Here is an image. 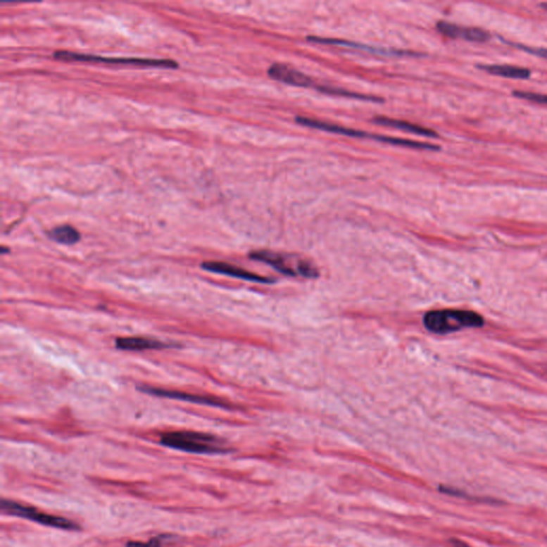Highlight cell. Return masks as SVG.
Listing matches in <instances>:
<instances>
[{
	"label": "cell",
	"mask_w": 547,
	"mask_h": 547,
	"mask_svg": "<svg viewBox=\"0 0 547 547\" xmlns=\"http://www.w3.org/2000/svg\"><path fill=\"white\" fill-rule=\"evenodd\" d=\"M268 75L272 80L278 82H284L287 84L295 87H315L313 80L306 74L301 73L289 65H282V63H275L268 69Z\"/></svg>",
	"instance_id": "9c48e42d"
},
{
	"label": "cell",
	"mask_w": 547,
	"mask_h": 547,
	"mask_svg": "<svg viewBox=\"0 0 547 547\" xmlns=\"http://www.w3.org/2000/svg\"><path fill=\"white\" fill-rule=\"evenodd\" d=\"M127 547H162L160 539H151L148 542H136V541H130L127 543Z\"/></svg>",
	"instance_id": "e0dca14e"
},
{
	"label": "cell",
	"mask_w": 547,
	"mask_h": 547,
	"mask_svg": "<svg viewBox=\"0 0 547 547\" xmlns=\"http://www.w3.org/2000/svg\"><path fill=\"white\" fill-rule=\"evenodd\" d=\"M423 324L429 332L444 335L464 328L481 327L484 320L474 311L443 309L427 313L423 317Z\"/></svg>",
	"instance_id": "6da1fadb"
},
{
	"label": "cell",
	"mask_w": 547,
	"mask_h": 547,
	"mask_svg": "<svg viewBox=\"0 0 547 547\" xmlns=\"http://www.w3.org/2000/svg\"><path fill=\"white\" fill-rule=\"evenodd\" d=\"M540 6L543 8V9L546 10L547 11V4H541Z\"/></svg>",
	"instance_id": "ffe728a7"
},
{
	"label": "cell",
	"mask_w": 547,
	"mask_h": 547,
	"mask_svg": "<svg viewBox=\"0 0 547 547\" xmlns=\"http://www.w3.org/2000/svg\"><path fill=\"white\" fill-rule=\"evenodd\" d=\"M202 268L208 272H215L220 275L230 276V277L239 278V279L246 280V282H257V284H274L275 280L270 279L264 276L258 275L255 272H249L244 268L239 266L232 265V264L225 263V262L208 261L202 263Z\"/></svg>",
	"instance_id": "52a82bcc"
},
{
	"label": "cell",
	"mask_w": 547,
	"mask_h": 547,
	"mask_svg": "<svg viewBox=\"0 0 547 547\" xmlns=\"http://www.w3.org/2000/svg\"><path fill=\"white\" fill-rule=\"evenodd\" d=\"M54 57L63 61H87V63H120V65H135L142 67H164L175 69L177 63L168 59H142V58H105L99 56L84 55L72 51H57Z\"/></svg>",
	"instance_id": "5b68a950"
},
{
	"label": "cell",
	"mask_w": 547,
	"mask_h": 547,
	"mask_svg": "<svg viewBox=\"0 0 547 547\" xmlns=\"http://www.w3.org/2000/svg\"><path fill=\"white\" fill-rule=\"evenodd\" d=\"M1 511L9 515L18 516L23 519L30 520L36 522L41 525L49 526V527L59 528L65 530H78L80 526L74 523L73 521L61 517V516L51 515V514L43 513L38 511L36 508L28 507V505H20L15 501H9V499H3L1 501Z\"/></svg>",
	"instance_id": "277c9868"
},
{
	"label": "cell",
	"mask_w": 547,
	"mask_h": 547,
	"mask_svg": "<svg viewBox=\"0 0 547 547\" xmlns=\"http://www.w3.org/2000/svg\"><path fill=\"white\" fill-rule=\"evenodd\" d=\"M49 237L59 244L73 245L80 241V234L73 227L63 225V226L56 227L53 230L49 231Z\"/></svg>",
	"instance_id": "5bb4252c"
},
{
	"label": "cell",
	"mask_w": 547,
	"mask_h": 547,
	"mask_svg": "<svg viewBox=\"0 0 547 547\" xmlns=\"http://www.w3.org/2000/svg\"><path fill=\"white\" fill-rule=\"evenodd\" d=\"M479 70L488 72L492 75L501 77L513 78V80H528L532 76V71L526 68L515 67L509 65H478Z\"/></svg>",
	"instance_id": "8fae6325"
},
{
	"label": "cell",
	"mask_w": 547,
	"mask_h": 547,
	"mask_svg": "<svg viewBox=\"0 0 547 547\" xmlns=\"http://www.w3.org/2000/svg\"><path fill=\"white\" fill-rule=\"evenodd\" d=\"M309 41H313L315 43H322V44H330V45H339V46H348L353 47V49H366L369 53L379 54V55H387V56H402L410 55L408 53L402 51H390V49H375L372 46H367V45L357 44L354 42H348V41L337 40V39H325V38H317V37H310L308 38Z\"/></svg>",
	"instance_id": "4fadbf2b"
},
{
	"label": "cell",
	"mask_w": 547,
	"mask_h": 547,
	"mask_svg": "<svg viewBox=\"0 0 547 547\" xmlns=\"http://www.w3.org/2000/svg\"><path fill=\"white\" fill-rule=\"evenodd\" d=\"M505 41V40H503ZM507 42V41H505ZM508 44H511L512 46L517 47V49H523L526 53L532 54V55L538 56V57L545 58L547 59V49H541V47H530L526 46V45L516 44V43L507 42Z\"/></svg>",
	"instance_id": "2e32d148"
},
{
	"label": "cell",
	"mask_w": 547,
	"mask_h": 547,
	"mask_svg": "<svg viewBox=\"0 0 547 547\" xmlns=\"http://www.w3.org/2000/svg\"><path fill=\"white\" fill-rule=\"evenodd\" d=\"M137 389L144 394H152L156 397L167 398V399L181 400L191 403L203 404V405L215 406V408H228V404L216 398L206 397L200 394H187L177 390L163 389V388L152 387V386L140 385Z\"/></svg>",
	"instance_id": "8992f818"
},
{
	"label": "cell",
	"mask_w": 547,
	"mask_h": 547,
	"mask_svg": "<svg viewBox=\"0 0 547 547\" xmlns=\"http://www.w3.org/2000/svg\"><path fill=\"white\" fill-rule=\"evenodd\" d=\"M437 30L449 38L464 39L472 42H486L491 39L490 32H485L483 29L461 27L445 20L437 23Z\"/></svg>",
	"instance_id": "ba28073f"
},
{
	"label": "cell",
	"mask_w": 547,
	"mask_h": 547,
	"mask_svg": "<svg viewBox=\"0 0 547 547\" xmlns=\"http://www.w3.org/2000/svg\"><path fill=\"white\" fill-rule=\"evenodd\" d=\"M115 346L122 351H144L170 348V344L150 338L123 337L115 340Z\"/></svg>",
	"instance_id": "30bf717a"
},
{
	"label": "cell",
	"mask_w": 547,
	"mask_h": 547,
	"mask_svg": "<svg viewBox=\"0 0 547 547\" xmlns=\"http://www.w3.org/2000/svg\"><path fill=\"white\" fill-rule=\"evenodd\" d=\"M512 94H513L514 96H516V98L532 101V102L538 103V104L547 105V96H545V94L526 92V91H513Z\"/></svg>",
	"instance_id": "9a60e30c"
},
{
	"label": "cell",
	"mask_w": 547,
	"mask_h": 547,
	"mask_svg": "<svg viewBox=\"0 0 547 547\" xmlns=\"http://www.w3.org/2000/svg\"><path fill=\"white\" fill-rule=\"evenodd\" d=\"M256 261L263 262L275 268L284 275L301 276V277L317 278L320 272L317 266L303 259H297L295 256L282 255L274 251H258L249 255Z\"/></svg>",
	"instance_id": "3957f363"
},
{
	"label": "cell",
	"mask_w": 547,
	"mask_h": 547,
	"mask_svg": "<svg viewBox=\"0 0 547 547\" xmlns=\"http://www.w3.org/2000/svg\"><path fill=\"white\" fill-rule=\"evenodd\" d=\"M161 444L165 447L197 454L225 453L228 450L222 446V441L213 435L200 432L165 433L161 436Z\"/></svg>",
	"instance_id": "7a4b0ae2"
},
{
	"label": "cell",
	"mask_w": 547,
	"mask_h": 547,
	"mask_svg": "<svg viewBox=\"0 0 547 547\" xmlns=\"http://www.w3.org/2000/svg\"><path fill=\"white\" fill-rule=\"evenodd\" d=\"M9 253V249H6L5 247H3V249H1V253Z\"/></svg>",
	"instance_id": "d6986e66"
},
{
	"label": "cell",
	"mask_w": 547,
	"mask_h": 547,
	"mask_svg": "<svg viewBox=\"0 0 547 547\" xmlns=\"http://www.w3.org/2000/svg\"><path fill=\"white\" fill-rule=\"evenodd\" d=\"M452 544L454 545V547H470V545H467L466 543L462 542V541L459 540L452 541Z\"/></svg>",
	"instance_id": "ac0fdd59"
},
{
	"label": "cell",
	"mask_w": 547,
	"mask_h": 547,
	"mask_svg": "<svg viewBox=\"0 0 547 547\" xmlns=\"http://www.w3.org/2000/svg\"><path fill=\"white\" fill-rule=\"evenodd\" d=\"M373 122L377 125H386V127H394V129L401 130V131L408 132V133L416 134V135L425 136V137H439V134L432 130L427 127H419V125H412V123L400 121V120L389 119V118L377 117L373 120Z\"/></svg>",
	"instance_id": "7c38bea8"
}]
</instances>
